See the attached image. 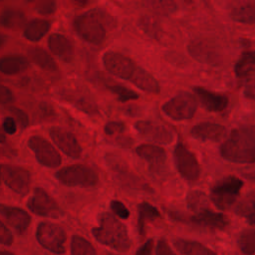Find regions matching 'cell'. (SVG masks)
<instances>
[{
	"mask_svg": "<svg viewBox=\"0 0 255 255\" xmlns=\"http://www.w3.org/2000/svg\"><path fill=\"white\" fill-rule=\"evenodd\" d=\"M105 68L113 75L129 81L147 94H158L160 91L156 79L140 68L130 57L119 52L109 51L103 56Z\"/></svg>",
	"mask_w": 255,
	"mask_h": 255,
	"instance_id": "1",
	"label": "cell"
},
{
	"mask_svg": "<svg viewBox=\"0 0 255 255\" xmlns=\"http://www.w3.org/2000/svg\"><path fill=\"white\" fill-rule=\"evenodd\" d=\"M94 237L101 243L117 251L126 252L129 249L130 241L126 226L110 212L100 216V226L92 230Z\"/></svg>",
	"mask_w": 255,
	"mask_h": 255,
	"instance_id": "2",
	"label": "cell"
},
{
	"mask_svg": "<svg viewBox=\"0 0 255 255\" xmlns=\"http://www.w3.org/2000/svg\"><path fill=\"white\" fill-rule=\"evenodd\" d=\"M220 154L227 160L238 163L255 162V141L242 128L233 129L220 145Z\"/></svg>",
	"mask_w": 255,
	"mask_h": 255,
	"instance_id": "3",
	"label": "cell"
},
{
	"mask_svg": "<svg viewBox=\"0 0 255 255\" xmlns=\"http://www.w3.org/2000/svg\"><path fill=\"white\" fill-rule=\"evenodd\" d=\"M108 16L98 9H92L78 15L74 19V29L77 34L85 41L99 45L105 38L107 33Z\"/></svg>",
	"mask_w": 255,
	"mask_h": 255,
	"instance_id": "4",
	"label": "cell"
},
{
	"mask_svg": "<svg viewBox=\"0 0 255 255\" xmlns=\"http://www.w3.org/2000/svg\"><path fill=\"white\" fill-rule=\"evenodd\" d=\"M55 177L62 184L70 187H93L99 182L97 171L87 164H71L55 172Z\"/></svg>",
	"mask_w": 255,
	"mask_h": 255,
	"instance_id": "5",
	"label": "cell"
},
{
	"mask_svg": "<svg viewBox=\"0 0 255 255\" xmlns=\"http://www.w3.org/2000/svg\"><path fill=\"white\" fill-rule=\"evenodd\" d=\"M242 187L243 181L240 178L234 175L226 176L212 186L210 191L211 201L221 210L229 209L235 203Z\"/></svg>",
	"mask_w": 255,
	"mask_h": 255,
	"instance_id": "6",
	"label": "cell"
},
{
	"mask_svg": "<svg viewBox=\"0 0 255 255\" xmlns=\"http://www.w3.org/2000/svg\"><path fill=\"white\" fill-rule=\"evenodd\" d=\"M36 238L41 246L53 253L63 254L66 251L67 234L59 224L52 222L39 223L36 230Z\"/></svg>",
	"mask_w": 255,
	"mask_h": 255,
	"instance_id": "7",
	"label": "cell"
},
{
	"mask_svg": "<svg viewBox=\"0 0 255 255\" xmlns=\"http://www.w3.org/2000/svg\"><path fill=\"white\" fill-rule=\"evenodd\" d=\"M197 107V100L193 95L179 92L162 106V111L174 121H184L193 118Z\"/></svg>",
	"mask_w": 255,
	"mask_h": 255,
	"instance_id": "8",
	"label": "cell"
},
{
	"mask_svg": "<svg viewBox=\"0 0 255 255\" xmlns=\"http://www.w3.org/2000/svg\"><path fill=\"white\" fill-rule=\"evenodd\" d=\"M174 165L179 174L187 181H196L200 176V167L196 156L182 142L178 141L173 151Z\"/></svg>",
	"mask_w": 255,
	"mask_h": 255,
	"instance_id": "9",
	"label": "cell"
},
{
	"mask_svg": "<svg viewBox=\"0 0 255 255\" xmlns=\"http://www.w3.org/2000/svg\"><path fill=\"white\" fill-rule=\"evenodd\" d=\"M28 146L34 151L37 161L50 168H56L61 164V155L58 149L46 138L40 135H32L28 139Z\"/></svg>",
	"mask_w": 255,
	"mask_h": 255,
	"instance_id": "10",
	"label": "cell"
},
{
	"mask_svg": "<svg viewBox=\"0 0 255 255\" xmlns=\"http://www.w3.org/2000/svg\"><path fill=\"white\" fill-rule=\"evenodd\" d=\"M1 177L3 182L17 194L26 195L28 193L31 174L26 168L15 164H2Z\"/></svg>",
	"mask_w": 255,
	"mask_h": 255,
	"instance_id": "11",
	"label": "cell"
},
{
	"mask_svg": "<svg viewBox=\"0 0 255 255\" xmlns=\"http://www.w3.org/2000/svg\"><path fill=\"white\" fill-rule=\"evenodd\" d=\"M27 207L34 214L58 218L60 215V208L57 201L43 188L36 187L33 191L32 196L27 201Z\"/></svg>",
	"mask_w": 255,
	"mask_h": 255,
	"instance_id": "12",
	"label": "cell"
},
{
	"mask_svg": "<svg viewBox=\"0 0 255 255\" xmlns=\"http://www.w3.org/2000/svg\"><path fill=\"white\" fill-rule=\"evenodd\" d=\"M50 136L54 143L68 156L78 158L82 154L81 145L77 137L62 128H53L50 130Z\"/></svg>",
	"mask_w": 255,
	"mask_h": 255,
	"instance_id": "13",
	"label": "cell"
},
{
	"mask_svg": "<svg viewBox=\"0 0 255 255\" xmlns=\"http://www.w3.org/2000/svg\"><path fill=\"white\" fill-rule=\"evenodd\" d=\"M193 92L203 108L208 112L220 113L228 106V98L223 94L209 91L203 87H193Z\"/></svg>",
	"mask_w": 255,
	"mask_h": 255,
	"instance_id": "14",
	"label": "cell"
},
{
	"mask_svg": "<svg viewBox=\"0 0 255 255\" xmlns=\"http://www.w3.org/2000/svg\"><path fill=\"white\" fill-rule=\"evenodd\" d=\"M134 128L139 134L157 143H169L173 139L172 132L167 128L154 125L150 121H138L134 124Z\"/></svg>",
	"mask_w": 255,
	"mask_h": 255,
	"instance_id": "15",
	"label": "cell"
},
{
	"mask_svg": "<svg viewBox=\"0 0 255 255\" xmlns=\"http://www.w3.org/2000/svg\"><path fill=\"white\" fill-rule=\"evenodd\" d=\"M134 152L143 158L149 165L151 171H159L166 159L165 149L156 144L142 143L135 147Z\"/></svg>",
	"mask_w": 255,
	"mask_h": 255,
	"instance_id": "16",
	"label": "cell"
},
{
	"mask_svg": "<svg viewBox=\"0 0 255 255\" xmlns=\"http://www.w3.org/2000/svg\"><path fill=\"white\" fill-rule=\"evenodd\" d=\"M1 213L8 225L11 226L18 234H23L30 225V215L20 207L2 204Z\"/></svg>",
	"mask_w": 255,
	"mask_h": 255,
	"instance_id": "17",
	"label": "cell"
},
{
	"mask_svg": "<svg viewBox=\"0 0 255 255\" xmlns=\"http://www.w3.org/2000/svg\"><path fill=\"white\" fill-rule=\"evenodd\" d=\"M189 219L193 224L210 229H224L228 225V219L224 214L214 212L207 208L201 209Z\"/></svg>",
	"mask_w": 255,
	"mask_h": 255,
	"instance_id": "18",
	"label": "cell"
},
{
	"mask_svg": "<svg viewBox=\"0 0 255 255\" xmlns=\"http://www.w3.org/2000/svg\"><path fill=\"white\" fill-rule=\"evenodd\" d=\"M226 132L225 127L211 123V122H202L198 125H195L191 128V135L200 140H220Z\"/></svg>",
	"mask_w": 255,
	"mask_h": 255,
	"instance_id": "19",
	"label": "cell"
},
{
	"mask_svg": "<svg viewBox=\"0 0 255 255\" xmlns=\"http://www.w3.org/2000/svg\"><path fill=\"white\" fill-rule=\"evenodd\" d=\"M51 29V21L36 18L29 21L23 31V35L29 41L37 42L41 40Z\"/></svg>",
	"mask_w": 255,
	"mask_h": 255,
	"instance_id": "20",
	"label": "cell"
},
{
	"mask_svg": "<svg viewBox=\"0 0 255 255\" xmlns=\"http://www.w3.org/2000/svg\"><path fill=\"white\" fill-rule=\"evenodd\" d=\"M28 54L31 60L43 70L51 72L58 70V65L56 64L52 56H50V54L42 47L32 46L28 49Z\"/></svg>",
	"mask_w": 255,
	"mask_h": 255,
	"instance_id": "21",
	"label": "cell"
},
{
	"mask_svg": "<svg viewBox=\"0 0 255 255\" xmlns=\"http://www.w3.org/2000/svg\"><path fill=\"white\" fill-rule=\"evenodd\" d=\"M176 249L183 255H217L202 243L188 239H177L174 242Z\"/></svg>",
	"mask_w": 255,
	"mask_h": 255,
	"instance_id": "22",
	"label": "cell"
},
{
	"mask_svg": "<svg viewBox=\"0 0 255 255\" xmlns=\"http://www.w3.org/2000/svg\"><path fill=\"white\" fill-rule=\"evenodd\" d=\"M50 51L60 57H70L73 54V46L70 40L61 34H51L48 38Z\"/></svg>",
	"mask_w": 255,
	"mask_h": 255,
	"instance_id": "23",
	"label": "cell"
},
{
	"mask_svg": "<svg viewBox=\"0 0 255 255\" xmlns=\"http://www.w3.org/2000/svg\"><path fill=\"white\" fill-rule=\"evenodd\" d=\"M28 67L26 58L19 55H6L3 56L0 62V69L3 74L14 75L24 71Z\"/></svg>",
	"mask_w": 255,
	"mask_h": 255,
	"instance_id": "24",
	"label": "cell"
},
{
	"mask_svg": "<svg viewBox=\"0 0 255 255\" xmlns=\"http://www.w3.org/2000/svg\"><path fill=\"white\" fill-rule=\"evenodd\" d=\"M231 18L243 24H255V2H244L231 10Z\"/></svg>",
	"mask_w": 255,
	"mask_h": 255,
	"instance_id": "25",
	"label": "cell"
},
{
	"mask_svg": "<svg viewBox=\"0 0 255 255\" xmlns=\"http://www.w3.org/2000/svg\"><path fill=\"white\" fill-rule=\"evenodd\" d=\"M255 70V51H244L234 66V72L237 78L243 79L249 76Z\"/></svg>",
	"mask_w": 255,
	"mask_h": 255,
	"instance_id": "26",
	"label": "cell"
},
{
	"mask_svg": "<svg viewBox=\"0 0 255 255\" xmlns=\"http://www.w3.org/2000/svg\"><path fill=\"white\" fill-rule=\"evenodd\" d=\"M159 217H160V213L153 205L147 202L140 203L138 205V220H137V227H138L140 236H144L145 234V224Z\"/></svg>",
	"mask_w": 255,
	"mask_h": 255,
	"instance_id": "27",
	"label": "cell"
},
{
	"mask_svg": "<svg viewBox=\"0 0 255 255\" xmlns=\"http://www.w3.org/2000/svg\"><path fill=\"white\" fill-rule=\"evenodd\" d=\"M26 16L23 11L18 9L7 8L3 11L1 16V24L5 28L20 29L25 25Z\"/></svg>",
	"mask_w": 255,
	"mask_h": 255,
	"instance_id": "28",
	"label": "cell"
},
{
	"mask_svg": "<svg viewBox=\"0 0 255 255\" xmlns=\"http://www.w3.org/2000/svg\"><path fill=\"white\" fill-rule=\"evenodd\" d=\"M189 54L198 61L201 62H211L213 61L211 57H213V51L210 47H208L207 43L201 40H192L188 45Z\"/></svg>",
	"mask_w": 255,
	"mask_h": 255,
	"instance_id": "29",
	"label": "cell"
},
{
	"mask_svg": "<svg viewBox=\"0 0 255 255\" xmlns=\"http://www.w3.org/2000/svg\"><path fill=\"white\" fill-rule=\"evenodd\" d=\"M65 98L68 101H70L71 103H73V105L77 106L80 110H82L86 113L94 114V115L98 113L97 105L88 96H86L84 94L76 95L74 93H66Z\"/></svg>",
	"mask_w": 255,
	"mask_h": 255,
	"instance_id": "30",
	"label": "cell"
},
{
	"mask_svg": "<svg viewBox=\"0 0 255 255\" xmlns=\"http://www.w3.org/2000/svg\"><path fill=\"white\" fill-rule=\"evenodd\" d=\"M71 255H97V251L86 238L74 235L71 240Z\"/></svg>",
	"mask_w": 255,
	"mask_h": 255,
	"instance_id": "31",
	"label": "cell"
},
{
	"mask_svg": "<svg viewBox=\"0 0 255 255\" xmlns=\"http://www.w3.org/2000/svg\"><path fill=\"white\" fill-rule=\"evenodd\" d=\"M240 250L248 255L255 253V229H247L243 231L238 239Z\"/></svg>",
	"mask_w": 255,
	"mask_h": 255,
	"instance_id": "32",
	"label": "cell"
},
{
	"mask_svg": "<svg viewBox=\"0 0 255 255\" xmlns=\"http://www.w3.org/2000/svg\"><path fill=\"white\" fill-rule=\"evenodd\" d=\"M108 89L114 95H116L118 100L122 103H126V102H128L131 100H136L138 98V94L135 91H133L122 84L109 85Z\"/></svg>",
	"mask_w": 255,
	"mask_h": 255,
	"instance_id": "33",
	"label": "cell"
},
{
	"mask_svg": "<svg viewBox=\"0 0 255 255\" xmlns=\"http://www.w3.org/2000/svg\"><path fill=\"white\" fill-rule=\"evenodd\" d=\"M239 212L246 217L250 224L255 225V194L239 207Z\"/></svg>",
	"mask_w": 255,
	"mask_h": 255,
	"instance_id": "34",
	"label": "cell"
},
{
	"mask_svg": "<svg viewBox=\"0 0 255 255\" xmlns=\"http://www.w3.org/2000/svg\"><path fill=\"white\" fill-rule=\"evenodd\" d=\"M126 128L127 127L123 122L113 121V122H109V123L106 124L105 132L109 136H118L119 141H120V137L124 136V132L126 130Z\"/></svg>",
	"mask_w": 255,
	"mask_h": 255,
	"instance_id": "35",
	"label": "cell"
},
{
	"mask_svg": "<svg viewBox=\"0 0 255 255\" xmlns=\"http://www.w3.org/2000/svg\"><path fill=\"white\" fill-rule=\"evenodd\" d=\"M111 209L115 215L122 219H128L129 217V211L126 205L119 200H112L110 203Z\"/></svg>",
	"mask_w": 255,
	"mask_h": 255,
	"instance_id": "36",
	"label": "cell"
},
{
	"mask_svg": "<svg viewBox=\"0 0 255 255\" xmlns=\"http://www.w3.org/2000/svg\"><path fill=\"white\" fill-rule=\"evenodd\" d=\"M11 113L13 114L15 120L18 122V124L20 125V127L22 128H25L28 127L29 119H28L27 114L24 111H22V110H20L18 108H12L11 109Z\"/></svg>",
	"mask_w": 255,
	"mask_h": 255,
	"instance_id": "37",
	"label": "cell"
},
{
	"mask_svg": "<svg viewBox=\"0 0 255 255\" xmlns=\"http://www.w3.org/2000/svg\"><path fill=\"white\" fill-rule=\"evenodd\" d=\"M55 9H56V3L54 1H45L43 3H40L37 6L36 11L41 15H49L54 13Z\"/></svg>",
	"mask_w": 255,
	"mask_h": 255,
	"instance_id": "38",
	"label": "cell"
},
{
	"mask_svg": "<svg viewBox=\"0 0 255 255\" xmlns=\"http://www.w3.org/2000/svg\"><path fill=\"white\" fill-rule=\"evenodd\" d=\"M0 240H1V243L4 245H11L13 242V235L3 222H1V227H0Z\"/></svg>",
	"mask_w": 255,
	"mask_h": 255,
	"instance_id": "39",
	"label": "cell"
},
{
	"mask_svg": "<svg viewBox=\"0 0 255 255\" xmlns=\"http://www.w3.org/2000/svg\"><path fill=\"white\" fill-rule=\"evenodd\" d=\"M156 255H175V253L171 250L166 240L161 238L158 240V243H157Z\"/></svg>",
	"mask_w": 255,
	"mask_h": 255,
	"instance_id": "40",
	"label": "cell"
},
{
	"mask_svg": "<svg viewBox=\"0 0 255 255\" xmlns=\"http://www.w3.org/2000/svg\"><path fill=\"white\" fill-rule=\"evenodd\" d=\"M3 129L6 133L8 134H13L16 132L17 130V126H16V122L13 118H5L3 121Z\"/></svg>",
	"mask_w": 255,
	"mask_h": 255,
	"instance_id": "41",
	"label": "cell"
},
{
	"mask_svg": "<svg viewBox=\"0 0 255 255\" xmlns=\"http://www.w3.org/2000/svg\"><path fill=\"white\" fill-rule=\"evenodd\" d=\"M244 95L246 98L255 101V78L251 79L244 88Z\"/></svg>",
	"mask_w": 255,
	"mask_h": 255,
	"instance_id": "42",
	"label": "cell"
},
{
	"mask_svg": "<svg viewBox=\"0 0 255 255\" xmlns=\"http://www.w3.org/2000/svg\"><path fill=\"white\" fill-rule=\"evenodd\" d=\"M0 101L2 105L11 103L13 101V94L10 91V89H8L5 86H1V91H0Z\"/></svg>",
	"mask_w": 255,
	"mask_h": 255,
	"instance_id": "43",
	"label": "cell"
},
{
	"mask_svg": "<svg viewBox=\"0 0 255 255\" xmlns=\"http://www.w3.org/2000/svg\"><path fill=\"white\" fill-rule=\"evenodd\" d=\"M153 247V241L152 239H148L145 241L136 251L135 255H151Z\"/></svg>",
	"mask_w": 255,
	"mask_h": 255,
	"instance_id": "44",
	"label": "cell"
},
{
	"mask_svg": "<svg viewBox=\"0 0 255 255\" xmlns=\"http://www.w3.org/2000/svg\"><path fill=\"white\" fill-rule=\"evenodd\" d=\"M244 131L255 141V126H247V127H242Z\"/></svg>",
	"mask_w": 255,
	"mask_h": 255,
	"instance_id": "45",
	"label": "cell"
},
{
	"mask_svg": "<svg viewBox=\"0 0 255 255\" xmlns=\"http://www.w3.org/2000/svg\"><path fill=\"white\" fill-rule=\"evenodd\" d=\"M0 255H15V254L12 253V252H10V251H7V250H2L1 253H0Z\"/></svg>",
	"mask_w": 255,
	"mask_h": 255,
	"instance_id": "46",
	"label": "cell"
},
{
	"mask_svg": "<svg viewBox=\"0 0 255 255\" xmlns=\"http://www.w3.org/2000/svg\"><path fill=\"white\" fill-rule=\"evenodd\" d=\"M107 255H117V254H113V253H108Z\"/></svg>",
	"mask_w": 255,
	"mask_h": 255,
	"instance_id": "47",
	"label": "cell"
}]
</instances>
